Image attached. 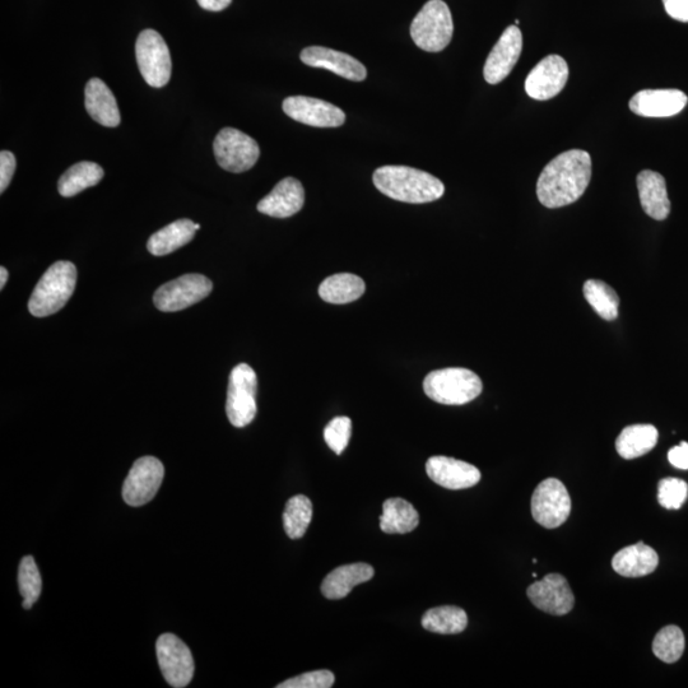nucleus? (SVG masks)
I'll return each mask as SVG.
<instances>
[{
	"instance_id": "obj_1",
	"label": "nucleus",
	"mask_w": 688,
	"mask_h": 688,
	"mask_svg": "<svg viewBox=\"0 0 688 688\" xmlns=\"http://www.w3.org/2000/svg\"><path fill=\"white\" fill-rule=\"evenodd\" d=\"M592 179V157L571 150L553 158L537 181V197L547 208H561L583 197Z\"/></svg>"
},
{
	"instance_id": "obj_2",
	"label": "nucleus",
	"mask_w": 688,
	"mask_h": 688,
	"mask_svg": "<svg viewBox=\"0 0 688 688\" xmlns=\"http://www.w3.org/2000/svg\"><path fill=\"white\" fill-rule=\"evenodd\" d=\"M375 187L394 201L423 204L438 201L444 184L429 172L408 166H383L374 172Z\"/></svg>"
},
{
	"instance_id": "obj_3",
	"label": "nucleus",
	"mask_w": 688,
	"mask_h": 688,
	"mask_svg": "<svg viewBox=\"0 0 688 688\" xmlns=\"http://www.w3.org/2000/svg\"><path fill=\"white\" fill-rule=\"evenodd\" d=\"M77 285V268L71 262L54 263L37 283L29 310L36 318L57 314L71 299Z\"/></svg>"
},
{
	"instance_id": "obj_4",
	"label": "nucleus",
	"mask_w": 688,
	"mask_h": 688,
	"mask_svg": "<svg viewBox=\"0 0 688 688\" xmlns=\"http://www.w3.org/2000/svg\"><path fill=\"white\" fill-rule=\"evenodd\" d=\"M482 389L480 376L463 367L432 371L423 381L427 397L445 406H463L472 402Z\"/></svg>"
},
{
	"instance_id": "obj_5",
	"label": "nucleus",
	"mask_w": 688,
	"mask_h": 688,
	"mask_svg": "<svg viewBox=\"0 0 688 688\" xmlns=\"http://www.w3.org/2000/svg\"><path fill=\"white\" fill-rule=\"evenodd\" d=\"M454 34L452 12L443 0H430L411 25V37L418 48L439 53L450 44Z\"/></svg>"
},
{
	"instance_id": "obj_6",
	"label": "nucleus",
	"mask_w": 688,
	"mask_h": 688,
	"mask_svg": "<svg viewBox=\"0 0 688 688\" xmlns=\"http://www.w3.org/2000/svg\"><path fill=\"white\" fill-rule=\"evenodd\" d=\"M258 379L249 365L239 364L232 369L227 390L226 413L237 429L250 425L257 416Z\"/></svg>"
},
{
	"instance_id": "obj_7",
	"label": "nucleus",
	"mask_w": 688,
	"mask_h": 688,
	"mask_svg": "<svg viewBox=\"0 0 688 688\" xmlns=\"http://www.w3.org/2000/svg\"><path fill=\"white\" fill-rule=\"evenodd\" d=\"M136 57L144 81L151 87L162 88L171 78V55L164 37L155 30H144L136 44Z\"/></svg>"
},
{
	"instance_id": "obj_8",
	"label": "nucleus",
	"mask_w": 688,
	"mask_h": 688,
	"mask_svg": "<svg viewBox=\"0 0 688 688\" xmlns=\"http://www.w3.org/2000/svg\"><path fill=\"white\" fill-rule=\"evenodd\" d=\"M213 151H215L217 164L223 170L235 172V174L250 170L257 164L260 156L257 141L235 128H225L217 134Z\"/></svg>"
},
{
	"instance_id": "obj_9",
	"label": "nucleus",
	"mask_w": 688,
	"mask_h": 688,
	"mask_svg": "<svg viewBox=\"0 0 688 688\" xmlns=\"http://www.w3.org/2000/svg\"><path fill=\"white\" fill-rule=\"evenodd\" d=\"M213 290L211 280L202 274H185L162 285L153 296L158 310L164 313L181 311L206 299Z\"/></svg>"
},
{
	"instance_id": "obj_10",
	"label": "nucleus",
	"mask_w": 688,
	"mask_h": 688,
	"mask_svg": "<svg viewBox=\"0 0 688 688\" xmlns=\"http://www.w3.org/2000/svg\"><path fill=\"white\" fill-rule=\"evenodd\" d=\"M571 513V499L564 483L556 478H547L539 483L532 496V515L542 527H561Z\"/></svg>"
},
{
	"instance_id": "obj_11",
	"label": "nucleus",
	"mask_w": 688,
	"mask_h": 688,
	"mask_svg": "<svg viewBox=\"0 0 688 688\" xmlns=\"http://www.w3.org/2000/svg\"><path fill=\"white\" fill-rule=\"evenodd\" d=\"M158 664L165 680L175 688L187 687L194 676V659L192 653L178 636L164 634L156 643Z\"/></svg>"
},
{
	"instance_id": "obj_12",
	"label": "nucleus",
	"mask_w": 688,
	"mask_h": 688,
	"mask_svg": "<svg viewBox=\"0 0 688 688\" xmlns=\"http://www.w3.org/2000/svg\"><path fill=\"white\" fill-rule=\"evenodd\" d=\"M165 468L155 457L136 460L123 486V499L129 506L138 508L153 500L164 481Z\"/></svg>"
},
{
	"instance_id": "obj_13",
	"label": "nucleus",
	"mask_w": 688,
	"mask_h": 688,
	"mask_svg": "<svg viewBox=\"0 0 688 688\" xmlns=\"http://www.w3.org/2000/svg\"><path fill=\"white\" fill-rule=\"evenodd\" d=\"M569 79V65L560 55L541 60L525 81V92L534 100L546 101L560 94Z\"/></svg>"
},
{
	"instance_id": "obj_14",
	"label": "nucleus",
	"mask_w": 688,
	"mask_h": 688,
	"mask_svg": "<svg viewBox=\"0 0 688 688\" xmlns=\"http://www.w3.org/2000/svg\"><path fill=\"white\" fill-rule=\"evenodd\" d=\"M282 106L286 115L310 127L338 128L346 122V114L336 105L314 97H287Z\"/></svg>"
},
{
	"instance_id": "obj_15",
	"label": "nucleus",
	"mask_w": 688,
	"mask_h": 688,
	"mask_svg": "<svg viewBox=\"0 0 688 688\" xmlns=\"http://www.w3.org/2000/svg\"><path fill=\"white\" fill-rule=\"evenodd\" d=\"M528 598L538 608L553 616H565L574 608L575 597L569 583L560 574H548L527 590Z\"/></svg>"
},
{
	"instance_id": "obj_16",
	"label": "nucleus",
	"mask_w": 688,
	"mask_h": 688,
	"mask_svg": "<svg viewBox=\"0 0 688 688\" xmlns=\"http://www.w3.org/2000/svg\"><path fill=\"white\" fill-rule=\"evenodd\" d=\"M523 50L522 31L518 26H509L497 41L486 60L483 76L490 85H497L509 77Z\"/></svg>"
},
{
	"instance_id": "obj_17",
	"label": "nucleus",
	"mask_w": 688,
	"mask_h": 688,
	"mask_svg": "<svg viewBox=\"0 0 688 688\" xmlns=\"http://www.w3.org/2000/svg\"><path fill=\"white\" fill-rule=\"evenodd\" d=\"M300 59L309 67L328 69L337 76L353 82L365 81L367 77L365 65L342 51L323 46H309L301 51Z\"/></svg>"
},
{
	"instance_id": "obj_18",
	"label": "nucleus",
	"mask_w": 688,
	"mask_h": 688,
	"mask_svg": "<svg viewBox=\"0 0 688 688\" xmlns=\"http://www.w3.org/2000/svg\"><path fill=\"white\" fill-rule=\"evenodd\" d=\"M431 481L448 490H466L481 481V472L472 464L449 457H431L426 463Z\"/></svg>"
},
{
	"instance_id": "obj_19",
	"label": "nucleus",
	"mask_w": 688,
	"mask_h": 688,
	"mask_svg": "<svg viewBox=\"0 0 688 688\" xmlns=\"http://www.w3.org/2000/svg\"><path fill=\"white\" fill-rule=\"evenodd\" d=\"M688 97L680 90H644L630 100L632 113L644 118H669L686 108Z\"/></svg>"
},
{
	"instance_id": "obj_20",
	"label": "nucleus",
	"mask_w": 688,
	"mask_h": 688,
	"mask_svg": "<svg viewBox=\"0 0 688 688\" xmlns=\"http://www.w3.org/2000/svg\"><path fill=\"white\" fill-rule=\"evenodd\" d=\"M305 190L299 180L286 178L258 203V211L274 218L295 216L304 207Z\"/></svg>"
},
{
	"instance_id": "obj_21",
	"label": "nucleus",
	"mask_w": 688,
	"mask_h": 688,
	"mask_svg": "<svg viewBox=\"0 0 688 688\" xmlns=\"http://www.w3.org/2000/svg\"><path fill=\"white\" fill-rule=\"evenodd\" d=\"M641 207L653 220L664 221L671 213V201L667 193L666 179L659 172L641 171L638 175Z\"/></svg>"
},
{
	"instance_id": "obj_22",
	"label": "nucleus",
	"mask_w": 688,
	"mask_h": 688,
	"mask_svg": "<svg viewBox=\"0 0 688 688\" xmlns=\"http://www.w3.org/2000/svg\"><path fill=\"white\" fill-rule=\"evenodd\" d=\"M85 105L87 113L95 122L106 128H115L120 124V111L113 92L99 78H92L85 88Z\"/></svg>"
},
{
	"instance_id": "obj_23",
	"label": "nucleus",
	"mask_w": 688,
	"mask_h": 688,
	"mask_svg": "<svg viewBox=\"0 0 688 688\" xmlns=\"http://www.w3.org/2000/svg\"><path fill=\"white\" fill-rule=\"evenodd\" d=\"M658 565V553L644 542L622 548L612 559L613 570L625 578H643L653 574Z\"/></svg>"
},
{
	"instance_id": "obj_24",
	"label": "nucleus",
	"mask_w": 688,
	"mask_h": 688,
	"mask_svg": "<svg viewBox=\"0 0 688 688\" xmlns=\"http://www.w3.org/2000/svg\"><path fill=\"white\" fill-rule=\"evenodd\" d=\"M374 575V567L364 562L338 567L323 580L322 593L325 598L338 601L346 598L357 585L373 579Z\"/></svg>"
},
{
	"instance_id": "obj_25",
	"label": "nucleus",
	"mask_w": 688,
	"mask_h": 688,
	"mask_svg": "<svg viewBox=\"0 0 688 688\" xmlns=\"http://www.w3.org/2000/svg\"><path fill=\"white\" fill-rule=\"evenodd\" d=\"M198 230H201V225L192 220H187V218L172 222L150 237L147 249L156 257H164V255L174 253L175 250L189 244Z\"/></svg>"
},
{
	"instance_id": "obj_26",
	"label": "nucleus",
	"mask_w": 688,
	"mask_h": 688,
	"mask_svg": "<svg viewBox=\"0 0 688 688\" xmlns=\"http://www.w3.org/2000/svg\"><path fill=\"white\" fill-rule=\"evenodd\" d=\"M658 438V430L653 425L627 426L618 435L616 450L621 458L636 459L652 452L658 443Z\"/></svg>"
},
{
	"instance_id": "obj_27",
	"label": "nucleus",
	"mask_w": 688,
	"mask_h": 688,
	"mask_svg": "<svg viewBox=\"0 0 688 688\" xmlns=\"http://www.w3.org/2000/svg\"><path fill=\"white\" fill-rule=\"evenodd\" d=\"M420 524L415 506L407 500L388 499L383 504V514L380 516V529L388 534H406L415 531Z\"/></svg>"
},
{
	"instance_id": "obj_28",
	"label": "nucleus",
	"mask_w": 688,
	"mask_h": 688,
	"mask_svg": "<svg viewBox=\"0 0 688 688\" xmlns=\"http://www.w3.org/2000/svg\"><path fill=\"white\" fill-rule=\"evenodd\" d=\"M366 285L361 277L351 273L330 276L319 287V296L329 304H350L365 294Z\"/></svg>"
},
{
	"instance_id": "obj_29",
	"label": "nucleus",
	"mask_w": 688,
	"mask_h": 688,
	"mask_svg": "<svg viewBox=\"0 0 688 688\" xmlns=\"http://www.w3.org/2000/svg\"><path fill=\"white\" fill-rule=\"evenodd\" d=\"M104 178V169L95 162H78L64 172L58 183L59 194L65 198L74 197L83 190L99 184Z\"/></svg>"
},
{
	"instance_id": "obj_30",
	"label": "nucleus",
	"mask_w": 688,
	"mask_h": 688,
	"mask_svg": "<svg viewBox=\"0 0 688 688\" xmlns=\"http://www.w3.org/2000/svg\"><path fill=\"white\" fill-rule=\"evenodd\" d=\"M423 629L441 635L460 634L467 629L468 616L462 608L444 606L432 608L422 617Z\"/></svg>"
},
{
	"instance_id": "obj_31",
	"label": "nucleus",
	"mask_w": 688,
	"mask_h": 688,
	"mask_svg": "<svg viewBox=\"0 0 688 688\" xmlns=\"http://www.w3.org/2000/svg\"><path fill=\"white\" fill-rule=\"evenodd\" d=\"M583 292L585 300L602 319L613 322L618 318L620 297L606 282L589 280L584 283Z\"/></svg>"
},
{
	"instance_id": "obj_32",
	"label": "nucleus",
	"mask_w": 688,
	"mask_h": 688,
	"mask_svg": "<svg viewBox=\"0 0 688 688\" xmlns=\"http://www.w3.org/2000/svg\"><path fill=\"white\" fill-rule=\"evenodd\" d=\"M311 520H313V504L309 497L297 495L287 501L285 513H283V527L288 537L291 539L304 537Z\"/></svg>"
},
{
	"instance_id": "obj_33",
	"label": "nucleus",
	"mask_w": 688,
	"mask_h": 688,
	"mask_svg": "<svg viewBox=\"0 0 688 688\" xmlns=\"http://www.w3.org/2000/svg\"><path fill=\"white\" fill-rule=\"evenodd\" d=\"M18 587L23 597V608L31 610L43 590V579L32 556L23 557L18 567Z\"/></svg>"
},
{
	"instance_id": "obj_34",
	"label": "nucleus",
	"mask_w": 688,
	"mask_h": 688,
	"mask_svg": "<svg viewBox=\"0 0 688 688\" xmlns=\"http://www.w3.org/2000/svg\"><path fill=\"white\" fill-rule=\"evenodd\" d=\"M685 652V635L680 627L667 626L655 636L653 653L664 663L672 664L680 660Z\"/></svg>"
},
{
	"instance_id": "obj_35",
	"label": "nucleus",
	"mask_w": 688,
	"mask_h": 688,
	"mask_svg": "<svg viewBox=\"0 0 688 688\" xmlns=\"http://www.w3.org/2000/svg\"><path fill=\"white\" fill-rule=\"evenodd\" d=\"M688 496V485L678 478H664L659 482L658 501L668 510L680 509Z\"/></svg>"
},
{
	"instance_id": "obj_36",
	"label": "nucleus",
	"mask_w": 688,
	"mask_h": 688,
	"mask_svg": "<svg viewBox=\"0 0 688 688\" xmlns=\"http://www.w3.org/2000/svg\"><path fill=\"white\" fill-rule=\"evenodd\" d=\"M351 435L352 421L344 416L333 418L324 430L325 443L337 455H341L346 450Z\"/></svg>"
},
{
	"instance_id": "obj_37",
	"label": "nucleus",
	"mask_w": 688,
	"mask_h": 688,
	"mask_svg": "<svg viewBox=\"0 0 688 688\" xmlns=\"http://www.w3.org/2000/svg\"><path fill=\"white\" fill-rule=\"evenodd\" d=\"M336 682V677L330 671H314L301 674L280 683L277 688H330Z\"/></svg>"
},
{
	"instance_id": "obj_38",
	"label": "nucleus",
	"mask_w": 688,
	"mask_h": 688,
	"mask_svg": "<svg viewBox=\"0 0 688 688\" xmlns=\"http://www.w3.org/2000/svg\"><path fill=\"white\" fill-rule=\"evenodd\" d=\"M16 157L12 152H0V193L6 192L16 171Z\"/></svg>"
},
{
	"instance_id": "obj_39",
	"label": "nucleus",
	"mask_w": 688,
	"mask_h": 688,
	"mask_svg": "<svg viewBox=\"0 0 688 688\" xmlns=\"http://www.w3.org/2000/svg\"><path fill=\"white\" fill-rule=\"evenodd\" d=\"M663 3L673 20L688 22V0H663Z\"/></svg>"
},
{
	"instance_id": "obj_40",
	"label": "nucleus",
	"mask_w": 688,
	"mask_h": 688,
	"mask_svg": "<svg viewBox=\"0 0 688 688\" xmlns=\"http://www.w3.org/2000/svg\"><path fill=\"white\" fill-rule=\"evenodd\" d=\"M669 463L678 469H688V443L674 446L668 453Z\"/></svg>"
},
{
	"instance_id": "obj_41",
	"label": "nucleus",
	"mask_w": 688,
	"mask_h": 688,
	"mask_svg": "<svg viewBox=\"0 0 688 688\" xmlns=\"http://www.w3.org/2000/svg\"><path fill=\"white\" fill-rule=\"evenodd\" d=\"M199 6L206 11L221 12L232 3V0H197Z\"/></svg>"
},
{
	"instance_id": "obj_42",
	"label": "nucleus",
	"mask_w": 688,
	"mask_h": 688,
	"mask_svg": "<svg viewBox=\"0 0 688 688\" xmlns=\"http://www.w3.org/2000/svg\"><path fill=\"white\" fill-rule=\"evenodd\" d=\"M8 281V271L6 268L2 267L0 268V288H4L6 286V283Z\"/></svg>"
}]
</instances>
